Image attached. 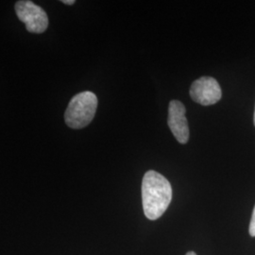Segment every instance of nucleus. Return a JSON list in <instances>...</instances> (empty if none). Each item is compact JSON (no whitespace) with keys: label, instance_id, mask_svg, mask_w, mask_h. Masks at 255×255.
<instances>
[{"label":"nucleus","instance_id":"f03ea898","mask_svg":"<svg viewBox=\"0 0 255 255\" xmlns=\"http://www.w3.org/2000/svg\"><path fill=\"white\" fill-rule=\"evenodd\" d=\"M98 109V98L92 92H82L74 96L69 102L64 120L71 128H82L88 126L95 118Z\"/></svg>","mask_w":255,"mask_h":255},{"label":"nucleus","instance_id":"0eeeda50","mask_svg":"<svg viewBox=\"0 0 255 255\" xmlns=\"http://www.w3.org/2000/svg\"><path fill=\"white\" fill-rule=\"evenodd\" d=\"M62 3L66 4V5H73L74 3H75V0H63Z\"/></svg>","mask_w":255,"mask_h":255},{"label":"nucleus","instance_id":"7ed1b4c3","mask_svg":"<svg viewBox=\"0 0 255 255\" xmlns=\"http://www.w3.org/2000/svg\"><path fill=\"white\" fill-rule=\"evenodd\" d=\"M15 12L21 22L26 25L28 32L43 33L48 27L46 11L29 0H20L15 3Z\"/></svg>","mask_w":255,"mask_h":255},{"label":"nucleus","instance_id":"423d86ee","mask_svg":"<svg viewBox=\"0 0 255 255\" xmlns=\"http://www.w3.org/2000/svg\"><path fill=\"white\" fill-rule=\"evenodd\" d=\"M250 235L251 237H255V206L254 212H253V216L251 219V223H250V229H249Z\"/></svg>","mask_w":255,"mask_h":255},{"label":"nucleus","instance_id":"20e7f679","mask_svg":"<svg viewBox=\"0 0 255 255\" xmlns=\"http://www.w3.org/2000/svg\"><path fill=\"white\" fill-rule=\"evenodd\" d=\"M190 97L195 102L209 106L221 100L222 91L217 80L211 77H201L192 83Z\"/></svg>","mask_w":255,"mask_h":255},{"label":"nucleus","instance_id":"f257e3e1","mask_svg":"<svg viewBox=\"0 0 255 255\" xmlns=\"http://www.w3.org/2000/svg\"><path fill=\"white\" fill-rule=\"evenodd\" d=\"M172 201L170 182L154 170L147 171L142 182V202L146 218L150 220L160 219Z\"/></svg>","mask_w":255,"mask_h":255},{"label":"nucleus","instance_id":"6e6552de","mask_svg":"<svg viewBox=\"0 0 255 255\" xmlns=\"http://www.w3.org/2000/svg\"><path fill=\"white\" fill-rule=\"evenodd\" d=\"M186 255H196V254H195V253H194V252H189V253H187V254H186Z\"/></svg>","mask_w":255,"mask_h":255},{"label":"nucleus","instance_id":"39448f33","mask_svg":"<svg viewBox=\"0 0 255 255\" xmlns=\"http://www.w3.org/2000/svg\"><path fill=\"white\" fill-rule=\"evenodd\" d=\"M185 112V107L181 101H170L167 123L174 137L181 144H186L189 139V128Z\"/></svg>","mask_w":255,"mask_h":255},{"label":"nucleus","instance_id":"1a4fd4ad","mask_svg":"<svg viewBox=\"0 0 255 255\" xmlns=\"http://www.w3.org/2000/svg\"><path fill=\"white\" fill-rule=\"evenodd\" d=\"M254 123H255V116H254Z\"/></svg>","mask_w":255,"mask_h":255}]
</instances>
